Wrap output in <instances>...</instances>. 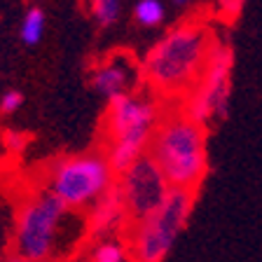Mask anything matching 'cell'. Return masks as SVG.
I'll return each mask as SVG.
<instances>
[{
	"label": "cell",
	"mask_w": 262,
	"mask_h": 262,
	"mask_svg": "<svg viewBox=\"0 0 262 262\" xmlns=\"http://www.w3.org/2000/svg\"><path fill=\"white\" fill-rule=\"evenodd\" d=\"M213 40L206 26L187 21L171 28L143 59V77L159 94H183L194 87L206 59L211 54Z\"/></svg>",
	"instance_id": "obj_1"
},
{
	"label": "cell",
	"mask_w": 262,
	"mask_h": 262,
	"mask_svg": "<svg viewBox=\"0 0 262 262\" xmlns=\"http://www.w3.org/2000/svg\"><path fill=\"white\" fill-rule=\"evenodd\" d=\"M147 155L157 162L171 190L194 192L208 171L206 129L183 113L166 115L152 131Z\"/></svg>",
	"instance_id": "obj_2"
},
{
	"label": "cell",
	"mask_w": 262,
	"mask_h": 262,
	"mask_svg": "<svg viewBox=\"0 0 262 262\" xmlns=\"http://www.w3.org/2000/svg\"><path fill=\"white\" fill-rule=\"evenodd\" d=\"M159 124V105L145 94H122L108 101L105 134L108 159L113 173H124L134 162L147 155L152 131Z\"/></svg>",
	"instance_id": "obj_3"
},
{
	"label": "cell",
	"mask_w": 262,
	"mask_h": 262,
	"mask_svg": "<svg viewBox=\"0 0 262 262\" xmlns=\"http://www.w3.org/2000/svg\"><path fill=\"white\" fill-rule=\"evenodd\" d=\"M194 208V192L169 190L164 202L141 223H134L129 253L134 262H164Z\"/></svg>",
	"instance_id": "obj_4"
},
{
	"label": "cell",
	"mask_w": 262,
	"mask_h": 262,
	"mask_svg": "<svg viewBox=\"0 0 262 262\" xmlns=\"http://www.w3.org/2000/svg\"><path fill=\"white\" fill-rule=\"evenodd\" d=\"M108 187H113V169L103 152L63 157L49 173V192L59 196L68 211L89 208Z\"/></svg>",
	"instance_id": "obj_5"
},
{
	"label": "cell",
	"mask_w": 262,
	"mask_h": 262,
	"mask_svg": "<svg viewBox=\"0 0 262 262\" xmlns=\"http://www.w3.org/2000/svg\"><path fill=\"white\" fill-rule=\"evenodd\" d=\"M68 208L49 190L33 194L21 204L14 225V255L47 262L56 248L61 223Z\"/></svg>",
	"instance_id": "obj_6"
},
{
	"label": "cell",
	"mask_w": 262,
	"mask_h": 262,
	"mask_svg": "<svg viewBox=\"0 0 262 262\" xmlns=\"http://www.w3.org/2000/svg\"><path fill=\"white\" fill-rule=\"evenodd\" d=\"M232 66L234 52L229 45L213 42L199 80L187 92L183 115L206 129L208 122L223 120L229 110V92H232Z\"/></svg>",
	"instance_id": "obj_7"
},
{
	"label": "cell",
	"mask_w": 262,
	"mask_h": 262,
	"mask_svg": "<svg viewBox=\"0 0 262 262\" xmlns=\"http://www.w3.org/2000/svg\"><path fill=\"white\" fill-rule=\"evenodd\" d=\"M117 190H120L122 204H124L126 218L131 223H141L164 202V196L169 194L171 187L157 162L150 155H143L120 176Z\"/></svg>",
	"instance_id": "obj_8"
},
{
	"label": "cell",
	"mask_w": 262,
	"mask_h": 262,
	"mask_svg": "<svg viewBox=\"0 0 262 262\" xmlns=\"http://www.w3.org/2000/svg\"><path fill=\"white\" fill-rule=\"evenodd\" d=\"M136 61L131 59L126 52H117V54L108 56L105 61L94 68L92 73V84L98 94H103L105 98H115L122 94H129L131 84L136 82Z\"/></svg>",
	"instance_id": "obj_9"
},
{
	"label": "cell",
	"mask_w": 262,
	"mask_h": 262,
	"mask_svg": "<svg viewBox=\"0 0 262 262\" xmlns=\"http://www.w3.org/2000/svg\"><path fill=\"white\" fill-rule=\"evenodd\" d=\"M124 218H126V213H124L120 190H117V185H113L89 206L87 225L94 236H108L120 227V223Z\"/></svg>",
	"instance_id": "obj_10"
},
{
	"label": "cell",
	"mask_w": 262,
	"mask_h": 262,
	"mask_svg": "<svg viewBox=\"0 0 262 262\" xmlns=\"http://www.w3.org/2000/svg\"><path fill=\"white\" fill-rule=\"evenodd\" d=\"M45 35V12L40 7H31V10L24 14L21 26H19V40L28 47L38 45Z\"/></svg>",
	"instance_id": "obj_11"
},
{
	"label": "cell",
	"mask_w": 262,
	"mask_h": 262,
	"mask_svg": "<svg viewBox=\"0 0 262 262\" xmlns=\"http://www.w3.org/2000/svg\"><path fill=\"white\" fill-rule=\"evenodd\" d=\"M134 19L145 28H155L166 19V10H164L162 0H138L134 5Z\"/></svg>",
	"instance_id": "obj_12"
},
{
	"label": "cell",
	"mask_w": 262,
	"mask_h": 262,
	"mask_svg": "<svg viewBox=\"0 0 262 262\" xmlns=\"http://www.w3.org/2000/svg\"><path fill=\"white\" fill-rule=\"evenodd\" d=\"M89 12L96 26L110 28L122 14V0H89Z\"/></svg>",
	"instance_id": "obj_13"
},
{
	"label": "cell",
	"mask_w": 262,
	"mask_h": 262,
	"mask_svg": "<svg viewBox=\"0 0 262 262\" xmlns=\"http://www.w3.org/2000/svg\"><path fill=\"white\" fill-rule=\"evenodd\" d=\"M126 260H129L126 248L120 241H113V239L101 241L92 253V262H126Z\"/></svg>",
	"instance_id": "obj_14"
},
{
	"label": "cell",
	"mask_w": 262,
	"mask_h": 262,
	"mask_svg": "<svg viewBox=\"0 0 262 262\" xmlns=\"http://www.w3.org/2000/svg\"><path fill=\"white\" fill-rule=\"evenodd\" d=\"M21 103H24V94L19 89H10V92H5L3 98H0V113L12 115L21 108Z\"/></svg>",
	"instance_id": "obj_15"
},
{
	"label": "cell",
	"mask_w": 262,
	"mask_h": 262,
	"mask_svg": "<svg viewBox=\"0 0 262 262\" xmlns=\"http://www.w3.org/2000/svg\"><path fill=\"white\" fill-rule=\"evenodd\" d=\"M26 145H28V136L26 134H21V131H14V129H10L5 134V147L10 150V152H24L26 150Z\"/></svg>",
	"instance_id": "obj_16"
},
{
	"label": "cell",
	"mask_w": 262,
	"mask_h": 262,
	"mask_svg": "<svg viewBox=\"0 0 262 262\" xmlns=\"http://www.w3.org/2000/svg\"><path fill=\"white\" fill-rule=\"evenodd\" d=\"M244 3L246 0H218V7H220V14L225 16V19H236V16L241 14V10H244Z\"/></svg>",
	"instance_id": "obj_17"
},
{
	"label": "cell",
	"mask_w": 262,
	"mask_h": 262,
	"mask_svg": "<svg viewBox=\"0 0 262 262\" xmlns=\"http://www.w3.org/2000/svg\"><path fill=\"white\" fill-rule=\"evenodd\" d=\"M5 262H35V260H26V257H19V255H12L10 260H5Z\"/></svg>",
	"instance_id": "obj_18"
},
{
	"label": "cell",
	"mask_w": 262,
	"mask_h": 262,
	"mask_svg": "<svg viewBox=\"0 0 262 262\" xmlns=\"http://www.w3.org/2000/svg\"><path fill=\"white\" fill-rule=\"evenodd\" d=\"M173 3H176V5H185L187 0H173Z\"/></svg>",
	"instance_id": "obj_19"
},
{
	"label": "cell",
	"mask_w": 262,
	"mask_h": 262,
	"mask_svg": "<svg viewBox=\"0 0 262 262\" xmlns=\"http://www.w3.org/2000/svg\"><path fill=\"white\" fill-rule=\"evenodd\" d=\"M0 262H3V260H0Z\"/></svg>",
	"instance_id": "obj_20"
}]
</instances>
